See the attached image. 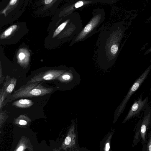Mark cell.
Listing matches in <instances>:
<instances>
[{"label":"cell","instance_id":"1","mask_svg":"<svg viewBox=\"0 0 151 151\" xmlns=\"http://www.w3.org/2000/svg\"><path fill=\"white\" fill-rule=\"evenodd\" d=\"M53 89L47 88L38 82L23 85L14 91L12 95V99H17L22 97H29L43 96L51 93Z\"/></svg>","mask_w":151,"mask_h":151},{"label":"cell","instance_id":"2","mask_svg":"<svg viewBox=\"0 0 151 151\" xmlns=\"http://www.w3.org/2000/svg\"><path fill=\"white\" fill-rule=\"evenodd\" d=\"M151 70V64L136 80L130 88L125 97L115 112V116L116 118H118L123 112L130 97L146 79Z\"/></svg>","mask_w":151,"mask_h":151},{"label":"cell","instance_id":"3","mask_svg":"<svg viewBox=\"0 0 151 151\" xmlns=\"http://www.w3.org/2000/svg\"><path fill=\"white\" fill-rule=\"evenodd\" d=\"M148 96L143 99L142 96L141 95L138 99L135 100L133 103L124 122H126L139 115L140 112L145 110L148 106Z\"/></svg>","mask_w":151,"mask_h":151},{"label":"cell","instance_id":"4","mask_svg":"<svg viewBox=\"0 0 151 151\" xmlns=\"http://www.w3.org/2000/svg\"><path fill=\"white\" fill-rule=\"evenodd\" d=\"M64 72V70H51L37 73L32 77L26 83L57 79Z\"/></svg>","mask_w":151,"mask_h":151},{"label":"cell","instance_id":"5","mask_svg":"<svg viewBox=\"0 0 151 151\" xmlns=\"http://www.w3.org/2000/svg\"><path fill=\"white\" fill-rule=\"evenodd\" d=\"M151 122V108L148 106L144 111L140 128V134L142 141L146 142L145 136L147 128Z\"/></svg>","mask_w":151,"mask_h":151},{"label":"cell","instance_id":"6","mask_svg":"<svg viewBox=\"0 0 151 151\" xmlns=\"http://www.w3.org/2000/svg\"><path fill=\"white\" fill-rule=\"evenodd\" d=\"M17 80L15 78H11L9 76H7L4 82V87L6 93H11L13 91L17 83Z\"/></svg>","mask_w":151,"mask_h":151},{"label":"cell","instance_id":"7","mask_svg":"<svg viewBox=\"0 0 151 151\" xmlns=\"http://www.w3.org/2000/svg\"><path fill=\"white\" fill-rule=\"evenodd\" d=\"M34 104L31 100L26 99H20L14 102L12 105L20 108H27L32 106Z\"/></svg>","mask_w":151,"mask_h":151},{"label":"cell","instance_id":"8","mask_svg":"<svg viewBox=\"0 0 151 151\" xmlns=\"http://www.w3.org/2000/svg\"><path fill=\"white\" fill-rule=\"evenodd\" d=\"M27 140L24 137L22 138L19 142L16 148L14 151H24V150L28 148Z\"/></svg>","mask_w":151,"mask_h":151},{"label":"cell","instance_id":"9","mask_svg":"<svg viewBox=\"0 0 151 151\" xmlns=\"http://www.w3.org/2000/svg\"><path fill=\"white\" fill-rule=\"evenodd\" d=\"M30 120L29 117L24 115H20L16 120V124L21 125H25L27 124V122Z\"/></svg>","mask_w":151,"mask_h":151},{"label":"cell","instance_id":"10","mask_svg":"<svg viewBox=\"0 0 151 151\" xmlns=\"http://www.w3.org/2000/svg\"><path fill=\"white\" fill-rule=\"evenodd\" d=\"M17 25H13L5 30L2 34L1 36V39H3L10 36L12 32L15 30L17 28Z\"/></svg>","mask_w":151,"mask_h":151},{"label":"cell","instance_id":"11","mask_svg":"<svg viewBox=\"0 0 151 151\" xmlns=\"http://www.w3.org/2000/svg\"><path fill=\"white\" fill-rule=\"evenodd\" d=\"M71 74L68 72H64L57 79L61 82L68 81L71 79Z\"/></svg>","mask_w":151,"mask_h":151},{"label":"cell","instance_id":"12","mask_svg":"<svg viewBox=\"0 0 151 151\" xmlns=\"http://www.w3.org/2000/svg\"><path fill=\"white\" fill-rule=\"evenodd\" d=\"M93 21H92L90 23L88 24L85 27L83 30L80 35V38L85 36V35L91 30L93 27Z\"/></svg>","mask_w":151,"mask_h":151},{"label":"cell","instance_id":"13","mask_svg":"<svg viewBox=\"0 0 151 151\" xmlns=\"http://www.w3.org/2000/svg\"><path fill=\"white\" fill-rule=\"evenodd\" d=\"M68 20L63 22L55 30L53 35L52 37L54 38L58 35L64 28L68 22Z\"/></svg>","mask_w":151,"mask_h":151},{"label":"cell","instance_id":"14","mask_svg":"<svg viewBox=\"0 0 151 151\" xmlns=\"http://www.w3.org/2000/svg\"><path fill=\"white\" fill-rule=\"evenodd\" d=\"M6 93L4 89L2 88L0 90V108H1L3 105V101L5 97Z\"/></svg>","mask_w":151,"mask_h":151},{"label":"cell","instance_id":"15","mask_svg":"<svg viewBox=\"0 0 151 151\" xmlns=\"http://www.w3.org/2000/svg\"><path fill=\"white\" fill-rule=\"evenodd\" d=\"M6 113L4 111L1 112L0 114V120L1 127L4 121L5 116H6Z\"/></svg>","mask_w":151,"mask_h":151},{"label":"cell","instance_id":"16","mask_svg":"<svg viewBox=\"0 0 151 151\" xmlns=\"http://www.w3.org/2000/svg\"><path fill=\"white\" fill-rule=\"evenodd\" d=\"M118 47L116 44L112 45L111 48V53L113 54H116L118 50Z\"/></svg>","mask_w":151,"mask_h":151},{"label":"cell","instance_id":"17","mask_svg":"<svg viewBox=\"0 0 151 151\" xmlns=\"http://www.w3.org/2000/svg\"><path fill=\"white\" fill-rule=\"evenodd\" d=\"M147 147L148 151H151V134L149 136L147 142Z\"/></svg>","mask_w":151,"mask_h":151},{"label":"cell","instance_id":"18","mask_svg":"<svg viewBox=\"0 0 151 151\" xmlns=\"http://www.w3.org/2000/svg\"><path fill=\"white\" fill-rule=\"evenodd\" d=\"M83 4V3L82 1H79L76 3L75 6L76 8H78L82 6Z\"/></svg>","mask_w":151,"mask_h":151},{"label":"cell","instance_id":"19","mask_svg":"<svg viewBox=\"0 0 151 151\" xmlns=\"http://www.w3.org/2000/svg\"><path fill=\"white\" fill-rule=\"evenodd\" d=\"M71 140V138L69 136L67 137L65 141V143L66 145H68L70 143Z\"/></svg>","mask_w":151,"mask_h":151},{"label":"cell","instance_id":"20","mask_svg":"<svg viewBox=\"0 0 151 151\" xmlns=\"http://www.w3.org/2000/svg\"><path fill=\"white\" fill-rule=\"evenodd\" d=\"M18 57L19 59L21 61L23 60L25 57V55L23 52H20L19 53Z\"/></svg>","mask_w":151,"mask_h":151},{"label":"cell","instance_id":"21","mask_svg":"<svg viewBox=\"0 0 151 151\" xmlns=\"http://www.w3.org/2000/svg\"><path fill=\"white\" fill-rule=\"evenodd\" d=\"M17 1V0H11L10 1L9 4L11 5H14L16 3Z\"/></svg>","mask_w":151,"mask_h":151},{"label":"cell","instance_id":"22","mask_svg":"<svg viewBox=\"0 0 151 151\" xmlns=\"http://www.w3.org/2000/svg\"><path fill=\"white\" fill-rule=\"evenodd\" d=\"M151 52V47L147 49L145 52L144 55H146Z\"/></svg>","mask_w":151,"mask_h":151},{"label":"cell","instance_id":"23","mask_svg":"<svg viewBox=\"0 0 151 151\" xmlns=\"http://www.w3.org/2000/svg\"><path fill=\"white\" fill-rule=\"evenodd\" d=\"M110 146L109 143H107L106 145V151H108L109 149Z\"/></svg>","mask_w":151,"mask_h":151},{"label":"cell","instance_id":"24","mask_svg":"<svg viewBox=\"0 0 151 151\" xmlns=\"http://www.w3.org/2000/svg\"><path fill=\"white\" fill-rule=\"evenodd\" d=\"M52 1V0H45L44 1L45 4H50Z\"/></svg>","mask_w":151,"mask_h":151},{"label":"cell","instance_id":"25","mask_svg":"<svg viewBox=\"0 0 151 151\" xmlns=\"http://www.w3.org/2000/svg\"><path fill=\"white\" fill-rule=\"evenodd\" d=\"M149 20H151V18H150V19H149Z\"/></svg>","mask_w":151,"mask_h":151},{"label":"cell","instance_id":"26","mask_svg":"<svg viewBox=\"0 0 151 151\" xmlns=\"http://www.w3.org/2000/svg\"></svg>","mask_w":151,"mask_h":151}]
</instances>
